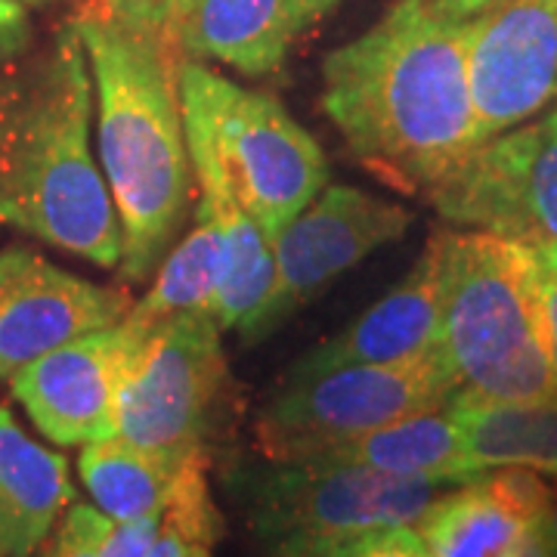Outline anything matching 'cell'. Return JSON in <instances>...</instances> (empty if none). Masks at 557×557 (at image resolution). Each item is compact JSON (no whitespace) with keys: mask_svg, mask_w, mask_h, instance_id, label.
I'll return each instance as SVG.
<instances>
[{"mask_svg":"<svg viewBox=\"0 0 557 557\" xmlns=\"http://www.w3.org/2000/svg\"><path fill=\"white\" fill-rule=\"evenodd\" d=\"M456 391V372L440 347L406 362L295 369L260 412L258 446L263 458L300 461L329 443L440 409Z\"/></svg>","mask_w":557,"mask_h":557,"instance_id":"obj_7","label":"cell"},{"mask_svg":"<svg viewBox=\"0 0 557 557\" xmlns=\"http://www.w3.org/2000/svg\"><path fill=\"white\" fill-rule=\"evenodd\" d=\"M0 557H3V555H0Z\"/></svg>","mask_w":557,"mask_h":557,"instance_id":"obj_33","label":"cell"},{"mask_svg":"<svg viewBox=\"0 0 557 557\" xmlns=\"http://www.w3.org/2000/svg\"><path fill=\"white\" fill-rule=\"evenodd\" d=\"M189 461L193 458L168 456L121 437H109L84 446L78 474L106 518L134 520L164 511Z\"/></svg>","mask_w":557,"mask_h":557,"instance_id":"obj_21","label":"cell"},{"mask_svg":"<svg viewBox=\"0 0 557 557\" xmlns=\"http://www.w3.org/2000/svg\"><path fill=\"white\" fill-rule=\"evenodd\" d=\"M208 310L164 322L131 359L115 406V437L180 458H211L233 416V381Z\"/></svg>","mask_w":557,"mask_h":557,"instance_id":"obj_8","label":"cell"},{"mask_svg":"<svg viewBox=\"0 0 557 557\" xmlns=\"http://www.w3.org/2000/svg\"><path fill=\"white\" fill-rule=\"evenodd\" d=\"M409 223L412 214L403 205L354 186H325L273 236V285L258 313L239 325L242 338L251 344L273 335L285 319L319 298L375 248L397 242Z\"/></svg>","mask_w":557,"mask_h":557,"instance_id":"obj_10","label":"cell"},{"mask_svg":"<svg viewBox=\"0 0 557 557\" xmlns=\"http://www.w3.org/2000/svg\"><path fill=\"white\" fill-rule=\"evenodd\" d=\"M161 515L164 511H152L134 520H112L109 533L102 539L100 557H146L152 542L159 536Z\"/></svg>","mask_w":557,"mask_h":557,"instance_id":"obj_27","label":"cell"},{"mask_svg":"<svg viewBox=\"0 0 557 557\" xmlns=\"http://www.w3.org/2000/svg\"><path fill=\"white\" fill-rule=\"evenodd\" d=\"M542 530L548 536V545L557 557V480L552 483V498H548V511H545V520H542Z\"/></svg>","mask_w":557,"mask_h":557,"instance_id":"obj_32","label":"cell"},{"mask_svg":"<svg viewBox=\"0 0 557 557\" xmlns=\"http://www.w3.org/2000/svg\"><path fill=\"white\" fill-rule=\"evenodd\" d=\"M177 81L180 100L193 102L208 124L245 211L276 236L325 189V152L270 94L183 57Z\"/></svg>","mask_w":557,"mask_h":557,"instance_id":"obj_6","label":"cell"},{"mask_svg":"<svg viewBox=\"0 0 557 557\" xmlns=\"http://www.w3.org/2000/svg\"><path fill=\"white\" fill-rule=\"evenodd\" d=\"M94 75L75 20L0 72V223L115 270L121 223L90 152Z\"/></svg>","mask_w":557,"mask_h":557,"instance_id":"obj_2","label":"cell"},{"mask_svg":"<svg viewBox=\"0 0 557 557\" xmlns=\"http://www.w3.org/2000/svg\"><path fill=\"white\" fill-rule=\"evenodd\" d=\"M465 453L483 471L533 468L557 478V397L490 399L458 387L446 399Z\"/></svg>","mask_w":557,"mask_h":557,"instance_id":"obj_19","label":"cell"},{"mask_svg":"<svg viewBox=\"0 0 557 557\" xmlns=\"http://www.w3.org/2000/svg\"><path fill=\"white\" fill-rule=\"evenodd\" d=\"M180 3L183 0H87L84 10L100 13L106 20L127 25V28L171 40V28L177 20Z\"/></svg>","mask_w":557,"mask_h":557,"instance_id":"obj_26","label":"cell"},{"mask_svg":"<svg viewBox=\"0 0 557 557\" xmlns=\"http://www.w3.org/2000/svg\"><path fill=\"white\" fill-rule=\"evenodd\" d=\"M208 465L211 458H193L186 465L146 557H211L223 536V518L208 493Z\"/></svg>","mask_w":557,"mask_h":557,"instance_id":"obj_23","label":"cell"},{"mask_svg":"<svg viewBox=\"0 0 557 557\" xmlns=\"http://www.w3.org/2000/svg\"><path fill=\"white\" fill-rule=\"evenodd\" d=\"M226 490L263 555L317 557L369 530L416 527L449 483L394 478L359 465L263 458L226 471Z\"/></svg>","mask_w":557,"mask_h":557,"instance_id":"obj_5","label":"cell"},{"mask_svg":"<svg viewBox=\"0 0 557 557\" xmlns=\"http://www.w3.org/2000/svg\"><path fill=\"white\" fill-rule=\"evenodd\" d=\"M134 298L124 288L94 285L32 248L0 251V379L13 381L28 362L69 341L112 329Z\"/></svg>","mask_w":557,"mask_h":557,"instance_id":"obj_12","label":"cell"},{"mask_svg":"<svg viewBox=\"0 0 557 557\" xmlns=\"http://www.w3.org/2000/svg\"><path fill=\"white\" fill-rule=\"evenodd\" d=\"M25 32V10L16 0H0V44L13 47Z\"/></svg>","mask_w":557,"mask_h":557,"instance_id":"obj_30","label":"cell"},{"mask_svg":"<svg viewBox=\"0 0 557 557\" xmlns=\"http://www.w3.org/2000/svg\"><path fill=\"white\" fill-rule=\"evenodd\" d=\"M440 350L458 387L490 399L557 397L533 248L493 233H437Z\"/></svg>","mask_w":557,"mask_h":557,"instance_id":"obj_4","label":"cell"},{"mask_svg":"<svg viewBox=\"0 0 557 557\" xmlns=\"http://www.w3.org/2000/svg\"><path fill=\"white\" fill-rule=\"evenodd\" d=\"M533 527L498 496L490 478L443 490L418 518L416 533L431 557H502Z\"/></svg>","mask_w":557,"mask_h":557,"instance_id":"obj_22","label":"cell"},{"mask_svg":"<svg viewBox=\"0 0 557 557\" xmlns=\"http://www.w3.org/2000/svg\"><path fill=\"white\" fill-rule=\"evenodd\" d=\"M137 344L119 325L62 344L28 362L13 384V397L47 440L87 446L115 437L121 381L137 357Z\"/></svg>","mask_w":557,"mask_h":557,"instance_id":"obj_13","label":"cell"},{"mask_svg":"<svg viewBox=\"0 0 557 557\" xmlns=\"http://www.w3.org/2000/svg\"><path fill=\"white\" fill-rule=\"evenodd\" d=\"M539 270V295H542V317H545V335L552 350V366L557 375V248H533Z\"/></svg>","mask_w":557,"mask_h":557,"instance_id":"obj_28","label":"cell"},{"mask_svg":"<svg viewBox=\"0 0 557 557\" xmlns=\"http://www.w3.org/2000/svg\"><path fill=\"white\" fill-rule=\"evenodd\" d=\"M226 276V236L220 223L205 208L196 214V226L186 239H180L159 263V276L152 288L131 304L121 329L146 344L164 322L180 313L208 310Z\"/></svg>","mask_w":557,"mask_h":557,"instance_id":"obj_20","label":"cell"},{"mask_svg":"<svg viewBox=\"0 0 557 557\" xmlns=\"http://www.w3.org/2000/svg\"><path fill=\"white\" fill-rule=\"evenodd\" d=\"M317 557H431L416 527H384L319 552Z\"/></svg>","mask_w":557,"mask_h":557,"instance_id":"obj_25","label":"cell"},{"mask_svg":"<svg viewBox=\"0 0 557 557\" xmlns=\"http://www.w3.org/2000/svg\"><path fill=\"white\" fill-rule=\"evenodd\" d=\"M341 0H183L171 44L183 60L220 62L248 78L273 75Z\"/></svg>","mask_w":557,"mask_h":557,"instance_id":"obj_14","label":"cell"},{"mask_svg":"<svg viewBox=\"0 0 557 557\" xmlns=\"http://www.w3.org/2000/svg\"><path fill=\"white\" fill-rule=\"evenodd\" d=\"M474 137H498L557 97V0H490L465 20Z\"/></svg>","mask_w":557,"mask_h":557,"instance_id":"obj_11","label":"cell"},{"mask_svg":"<svg viewBox=\"0 0 557 557\" xmlns=\"http://www.w3.org/2000/svg\"><path fill=\"white\" fill-rule=\"evenodd\" d=\"M87 50L106 186L121 223V276L149 278L189 211L193 161L183 127L174 44L100 13L75 16Z\"/></svg>","mask_w":557,"mask_h":557,"instance_id":"obj_3","label":"cell"},{"mask_svg":"<svg viewBox=\"0 0 557 557\" xmlns=\"http://www.w3.org/2000/svg\"><path fill=\"white\" fill-rule=\"evenodd\" d=\"M183 102L189 161L201 193L199 208L218 220L226 236V276L208 307V313L226 332V329H239L242 322L255 317L263 298L270 295L276 273L273 236L245 211L199 109L193 102Z\"/></svg>","mask_w":557,"mask_h":557,"instance_id":"obj_15","label":"cell"},{"mask_svg":"<svg viewBox=\"0 0 557 557\" xmlns=\"http://www.w3.org/2000/svg\"><path fill=\"white\" fill-rule=\"evenodd\" d=\"M112 520L94 505H69L62 523L44 539L40 557H100Z\"/></svg>","mask_w":557,"mask_h":557,"instance_id":"obj_24","label":"cell"},{"mask_svg":"<svg viewBox=\"0 0 557 557\" xmlns=\"http://www.w3.org/2000/svg\"><path fill=\"white\" fill-rule=\"evenodd\" d=\"M431 3L453 20H471L490 0H431Z\"/></svg>","mask_w":557,"mask_h":557,"instance_id":"obj_31","label":"cell"},{"mask_svg":"<svg viewBox=\"0 0 557 557\" xmlns=\"http://www.w3.org/2000/svg\"><path fill=\"white\" fill-rule=\"evenodd\" d=\"M300 461L359 465L394 478L434 480L449 486H461L486 474L465 453V443L458 437L456 421L449 418L446 406L399 418L394 424H384L359 437L329 443Z\"/></svg>","mask_w":557,"mask_h":557,"instance_id":"obj_18","label":"cell"},{"mask_svg":"<svg viewBox=\"0 0 557 557\" xmlns=\"http://www.w3.org/2000/svg\"><path fill=\"white\" fill-rule=\"evenodd\" d=\"M502 557H555V552H552V545H548V536H545L542 523H533V527L523 530V536H520Z\"/></svg>","mask_w":557,"mask_h":557,"instance_id":"obj_29","label":"cell"},{"mask_svg":"<svg viewBox=\"0 0 557 557\" xmlns=\"http://www.w3.org/2000/svg\"><path fill=\"white\" fill-rule=\"evenodd\" d=\"M322 109L359 164L399 193H431L478 149L465 20L397 0L325 57Z\"/></svg>","mask_w":557,"mask_h":557,"instance_id":"obj_1","label":"cell"},{"mask_svg":"<svg viewBox=\"0 0 557 557\" xmlns=\"http://www.w3.org/2000/svg\"><path fill=\"white\" fill-rule=\"evenodd\" d=\"M428 196L453 226L557 248V106L480 143Z\"/></svg>","mask_w":557,"mask_h":557,"instance_id":"obj_9","label":"cell"},{"mask_svg":"<svg viewBox=\"0 0 557 557\" xmlns=\"http://www.w3.org/2000/svg\"><path fill=\"white\" fill-rule=\"evenodd\" d=\"M75 502L69 461L25 434L0 406V555L32 557Z\"/></svg>","mask_w":557,"mask_h":557,"instance_id":"obj_17","label":"cell"},{"mask_svg":"<svg viewBox=\"0 0 557 557\" xmlns=\"http://www.w3.org/2000/svg\"><path fill=\"white\" fill-rule=\"evenodd\" d=\"M440 347V255L437 239L379 304L354 319L338 338L325 341L295 366L319 372L354 362H406Z\"/></svg>","mask_w":557,"mask_h":557,"instance_id":"obj_16","label":"cell"}]
</instances>
